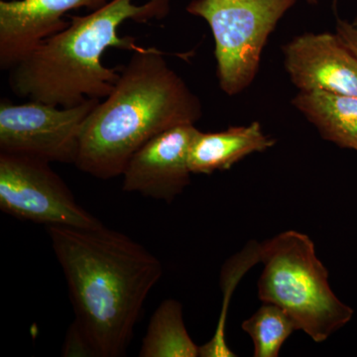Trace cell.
<instances>
[{"label": "cell", "mask_w": 357, "mask_h": 357, "mask_svg": "<svg viewBox=\"0 0 357 357\" xmlns=\"http://www.w3.org/2000/svg\"><path fill=\"white\" fill-rule=\"evenodd\" d=\"M46 229L64 272L75 321L96 357L126 356L163 265L141 244L105 225Z\"/></svg>", "instance_id": "6da1fadb"}, {"label": "cell", "mask_w": 357, "mask_h": 357, "mask_svg": "<svg viewBox=\"0 0 357 357\" xmlns=\"http://www.w3.org/2000/svg\"><path fill=\"white\" fill-rule=\"evenodd\" d=\"M203 105L163 52H133L105 100L84 121L75 166L100 180L119 177L145 143L176 126L196 124Z\"/></svg>", "instance_id": "7a4b0ae2"}, {"label": "cell", "mask_w": 357, "mask_h": 357, "mask_svg": "<svg viewBox=\"0 0 357 357\" xmlns=\"http://www.w3.org/2000/svg\"><path fill=\"white\" fill-rule=\"evenodd\" d=\"M171 0H109L84 16H70V24L40 45L9 72L11 91L31 102L73 107L112 93L121 68L102 64L109 48L136 52L143 47L132 37L119 36L126 21L161 20L170 13Z\"/></svg>", "instance_id": "3957f363"}, {"label": "cell", "mask_w": 357, "mask_h": 357, "mask_svg": "<svg viewBox=\"0 0 357 357\" xmlns=\"http://www.w3.org/2000/svg\"><path fill=\"white\" fill-rule=\"evenodd\" d=\"M260 300L282 307L314 342H325L351 321L354 310L333 292L328 270L306 234L288 230L260 243Z\"/></svg>", "instance_id": "277c9868"}, {"label": "cell", "mask_w": 357, "mask_h": 357, "mask_svg": "<svg viewBox=\"0 0 357 357\" xmlns=\"http://www.w3.org/2000/svg\"><path fill=\"white\" fill-rule=\"evenodd\" d=\"M297 0H192L188 13L203 18L215 39L218 84L227 96L253 83L269 37Z\"/></svg>", "instance_id": "5b68a950"}, {"label": "cell", "mask_w": 357, "mask_h": 357, "mask_svg": "<svg viewBox=\"0 0 357 357\" xmlns=\"http://www.w3.org/2000/svg\"><path fill=\"white\" fill-rule=\"evenodd\" d=\"M0 210L45 227L93 229L103 227L79 206L49 162L0 152Z\"/></svg>", "instance_id": "8992f818"}, {"label": "cell", "mask_w": 357, "mask_h": 357, "mask_svg": "<svg viewBox=\"0 0 357 357\" xmlns=\"http://www.w3.org/2000/svg\"><path fill=\"white\" fill-rule=\"evenodd\" d=\"M100 100L73 107L31 102L0 103V152L35 157L49 163L75 164L82 128Z\"/></svg>", "instance_id": "52a82bcc"}, {"label": "cell", "mask_w": 357, "mask_h": 357, "mask_svg": "<svg viewBox=\"0 0 357 357\" xmlns=\"http://www.w3.org/2000/svg\"><path fill=\"white\" fill-rule=\"evenodd\" d=\"M199 129L176 126L145 143L122 173V190L171 204L191 183L189 151Z\"/></svg>", "instance_id": "ba28073f"}, {"label": "cell", "mask_w": 357, "mask_h": 357, "mask_svg": "<svg viewBox=\"0 0 357 357\" xmlns=\"http://www.w3.org/2000/svg\"><path fill=\"white\" fill-rule=\"evenodd\" d=\"M284 66L299 91L357 96V57L337 33H304L284 46Z\"/></svg>", "instance_id": "9c48e42d"}, {"label": "cell", "mask_w": 357, "mask_h": 357, "mask_svg": "<svg viewBox=\"0 0 357 357\" xmlns=\"http://www.w3.org/2000/svg\"><path fill=\"white\" fill-rule=\"evenodd\" d=\"M109 0H1L0 69L10 70L70 24L66 14L100 8Z\"/></svg>", "instance_id": "30bf717a"}, {"label": "cell", "mask_w": 357, "mask_h": 357, "mask_svg": "<svg viewBox=\"0 0 357 357\" xmlns=\"http://www.w3.org/2000/svg\"><path fill=\"white\" fill-rule=\"evenodd\" d=\"M274 144L273 138L263 131L258 121L218 132L199 130L190 147V170L192 174L206 175L229 170L249 155L265 151Z\"/></svg>", "instance_id": "8fae6325"}, {"label": "cell", "mask_w": 357, "mask_h": 357, "mask_svg": "<svg viewBox=\"0 0 357 357\" xmlns=\"http://www.w3.org/2000/svg\"><path fill=\"white\" fill-rule=\"evenodd\" d=\"M292 105L324 139L357 152V96L299 91Z\"/></svg>", "instance_id": "7c38bea8"}, {"label": "cell", "mask_w": 357, "mask_h": 357, "mask_svg": "<svg viewBox=\"0 0 357 357\" xmlns=\"http://www.w3.org/2000/svg\"><path fill=\"white\" fill-rule=\"evenodd\" d=\"M139 356H199V347L188 333L183 319V307L178 301H164L152 314Z\"/></svg>", "instance_id": "4fadbf2b"}, {"label": "cell", "mask_w": 357, "mask_h": 357, "mask_svg": "<svg viewBox=\"0 0 357 357\" xmlns=\"http://www.w3.org/2000/svg\"><path fill=\"white\" fill-rule=\"evenodd\" d=\"M244 332L252 338L255 357H277L282 345L297 326L293 319L277 305L264 303L243 323Z\"/></svg>", "instance_id": "5bb4252c"}, {"label": "cell", "mask_w": 357, "mask_h": 357, "mask_svg": "<svg viewBox=\"0 0 357 357\" xmlns=\"http://www.w3.org/2000/svg\"><path fill=\"white\" fill-rule=\"evenodd\" d=\"M260 262V243H248L246 248L238 253L236 257L231 258L227 263L222 271V283L225 284V299L223 303V310L222 317L217 331L210 342L206 344L199 347V356L202 357H234L236 356L231 349H229L227 342H225V312H227V305L229 304V294L234 290L239 279L243 276L244 273L253 267L256 263Z\"/></svg>", "instance_id": "9a60e30c"}, {"label": "cell", "mask_w": 357, "mask_h": 357, "mask_svg": "<svg viewBox=\"0 0 357 357\" xmlns=\"http://www.w3.org/2000/svg\"><path fill=\"white\" fill-rule=\"evenodd\" d=\"M63 356H93L96 357L93 347L89 344L88 338L79 328V325L74 321L68 328L66 335L64 347L62 351Z\"/></svg>", "instance_id": "2e32d148"}, {"label": "cell", "mask_w": 357, "mask_h": 357, "mask_svg": "<svg viewBox=\"0 0 357 357\" xmlns=\"http://www.w3.org/2000/svg\"><path fill=\"white\" fill-rule=\"evenodd\" d=\"M335 30L357 57V15L352 20L337 17Z\"/></svg>", "instance_id": "e0dca14e"}, {"label": "cell", "mask_w": 357, "mask_h": 357, "mask_svg": "<svg viewBox=\"0 0 357 357\" xmlns=\"http://www.w3.org/2000/svg\"><path fill=\"white\" fill-rule=\"evenodd\" d=\"M307 3L312 4V6H314V4H318L319 2V0H306Z\"/></svg>", "instance_id": "ac0fdd59"}]
</instances>
